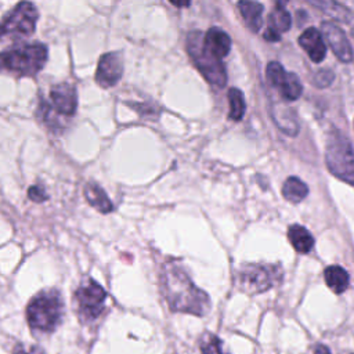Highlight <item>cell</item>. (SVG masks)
<instances>
[{
	"label": "cell",
	"mask_w": 354,
	"mask_h": 354,
	"mask_svg": "<svg viewBox=\"0 0 354 354\" xmlns=\"http://www.w3.org/2000/svg\"><path fill=\"white\" fill-rule=\"evenodd\" d=\"M163 296L171 311L203 317L210 310V297L196 288L187 272L177 264H165L160 275Z\"/></svg>",
	"instance_id": "1"
},
{
	"label": "cell",
	"mask_w": 354,
	"mask_h": 354,
	"mask_svg": "<svg viewBox=\"0 0 354 354\" xmlns=\"http://www.w3.org/2000/svg\"><path fill=\"white\" fill-rule=\"evenodd\" d=\"M64 315V301L61 295L54 290L37 293L26 307V319L32 329L39 332H53Z\"/></svg>",
	"instance_id": "2"
},
{
	"label": "cell",
	"mask_w": 354,
	"mask_h": 354,
	"mask_svg": "<svg viewBox=\"0 0 354 354\" xmlns=\"http://www.w3.org/2000/svg\"><path fill=\"white\" fill-rule=\"evenodd\" d=\"M325 162L335 177L354 185V148L339 130H332L326 138Z\"/></svg>",
	"instance_id": "3"
},
{
	"label": "cell",
	"mask_w": 354,
	"mask_h": 354,
	"mask_svg": "<svg viewBox=\"0 0 354 354\" xmlns=\"http://www.w3.org/2000/svg\"><path fill=\"white\" fill-rule=\"evenodd\" d=\"M203 36L205 35H202L201 30L189 32L187 35V51L207 83H210L213 87L221 88L227 83L224 64L205 47Z\"/></svg>",
	"instance_id": "4"
},
{
	"label": "cell",
	"mask_w": 354,
	"mask_h": 354,
	"mask_svg": "<svg viewBox=\"0 0 354 354\" xmlns=\"http://www.w3.org/2000/svg\"><path fill=\"white\" fill-rule=\"evenodd\" d=\"M47 46L43 43L22 44L1 54L4 69L19 76H35L39 73L47 61Z\"/></svg>",
	"instance_id": "5"
},
{
	"label": "cell",
	"mask_w": 354,
	"mask_h": 354,
	"mask_svg": "<svg viewBox=\"0 0 354 354\" xmlns=\"http://www.w3.org/2000/svg\"><path fill=\"white\" fill-rule=\"evenodd\" d=\"M282 277V270L275 264H245L238 272L239 288L249 293L257 295L275 286Z\"/></svg>",
	"instance_id": "6"
},
{
	"label": "cell",
	"mask_w": 354,
	"mask_h": 354,
	"mask_svg": "<svg viewBox=\"0 0 354 354\" xmlns=\"http://www.w3.org/2000/svg\"><path fill=\"white\" fill-rule=\"evenodd\" d=\"M106 293L104 288L97 283L93 278H86L82 281L75 292L76 311L83 322H90L97 319L104 311Z\"/></svg>",
	"instance_id": "7"
},
{
	"label": "cell",
	"mask_w": 354,
	"mask_h": 354,
	"mask_svg": "<svg viewBox=\"0 0 354 354\" xmlns=\"http://www.w3.org/2000/svg\"><path fill=\"white\" fill-rule=\"evenodd\" d=\"M39 14L36 7L29 1L18 3L1 22V33L4 36L19 37L30 36L36 29Z\"/></svg>",
	"instance_id": "8"
},
{
	"label": "cell",
	"mask_w": 354,
	"mask_h": 354,
	"mask_svg": "<svg viewBox=\"0 0 354 354\" xmlns=\"http://www.w3.org/2000/svg\"><path fill=\"white\" fill-rule=\"evenodd\" d=\"M266 75H267L270 84L274 86L279 91V94L283 100L295 101L301 95L303 86H301L299 77L292 72H286L279 62L271 61L267 65Z\"/></svg>",
	"instance_id": "9"
},
{
	"label": "cell",
	"mask_w": 354,
	"mask_h": 354,
	"mask_svg": "<svg viewBox=\"0 0 354 354\" xmlns=\"http://www.w3.org/2000/svg\"><path fill=\"white\" fill-rule=\"evenodd\" d=\"M123 75V61L119 53L104 54L97 65L95 82L104 88L115 86Z\"/></svg>",
	"instance_id": "10"
},
{
	"label": "cell",
	"mask_w": 354,
	"mask_h": 354,
	"mask_svg": "<svg viewBox=\"0 0 354 354\" xmlns=\"http://www.w3.org/2000/svg\"><path fill=\"white\" fill-rule=\"evenodd\" d=\"M321 32L324 37L326 39L328 44L330 46L333 54L342 61V62H350L353 61V48L350 41L347 40L344 32L335 25L333 22H322Z\"/></svg>",
	"instance_id": "11"
},
{
	"label": "cell",
	"mask_w": 354,
	"mask_h": 354,
	"mask_svg": "<svg viewBox=\"0 0 354 354\" xmlns=\"http://www.w3.org/2000/svg\"><path fill=\"white\" fill-rule=\"evenodd\" d=\"M50 98L55 111L61 115L72 116L77 108L76 88L69 83H58L51 87Z\"/></svg>",
	"instance_id": "12"
},
{
	"label": "cell",
	"mask_w": 354,
	"mask_h": 354,
	"mask_svg": "<svg viewBox=\"0 0 354 354\" xmlns=\"http://www.w3.org/2000/svg\"><path fill=\"white\" fill-rule=\"evenodd\" d=\"M299 44L307 53L313 62L318 64L325 58L326 46L322 39V33L315 28H307L299 36Z\"/></svg>",
	"instance_id": "13"
},
{
	"label": "cell",
	"mask_w": 354,
	"mask_h": 354,
	"mask_svg": "<svg viewBox=\"0 0 354 354\" xmlns=\"http://www.w3.org/2000/svg\"><path fill=\"white\" fill-rule=\"evenodd\" d=\"M205 47L218 59L224 58L231 50V37L218 26L210 28L203 36Z\"/></svg>",
	"instance_id": "14"
},
{
	"label": "cell",
	"mask_w": 354,
	"mask_h": 354,
	"mask_svg": "<svg viewBox=\"0 0 354 354\" xmlns=\"http://www.w3.org/2000/svg\"><path fill=\"white\" fill-rule=\"evenodd\" d=\"M238 8L246 28L253 33L259 32L263 24V4L257 1L243 0L238 3Z\"/></svg>",
	"instance_id": "15"
},
{
	"label": "cell",
	"mask_w": 354,
	"mask_h": 354,
	"mask_svg": "<svg viewBox=\"0 0 354 354\" xmlns=\"http://www.w3.org/2000/svg\"><path fill=\"white\" fill-rule=\"evenodd\" d=\"M84 196L87 202L101 213H109L112 210V202L106 192L95 183H87L84 187Z\"/></svg>",
	"instance_id": "16"
},
{
	"label": "cell",
	"mask_w": 354,
	"mask_h": 354,
	"mask_svg": "<svg viewBox=\"0 0 354 354\" xmlns=\"http://www.w3.org/2000/svg\"><path fill=\"white\" fill-rule=\"evenodd\" d=\"M288 238L299 253H308L314 246V238L307 228L299 224H293L288 228Z\"/></svg>",
	"instance_id": "17"
},
{
	"label": "cell",
	"mask_w": 354,
	"mask_h": 354,
	"mask_svg": "<svg viewBox=\"0 0 354 354\" xmlns=\"http://www.w3.org/2000/svg\"><path fill=\"white\" fill-rule=\"evenodd\" d=\"M324 277H325V282L330 288V290L337 295L343 293L348 288V283H350L348 274L340 266L326 267L324 271Z\"/></svg>",
	"instance_id": "18"
},
{
	"label": "cell",
	"mask_w": 354,
	"mask_h": 354,
	"mask_svg": "<svg viewBox=\"0 0 354 354\" xmlns=\"http://www.w3.org/2000/svg\"><path fill=\"white\" fill-rule=\"evenodd\" d=\"M271 113H272V118H274L277 126L281 130H283L286 134H290V136L297 134V130H299L297 120H296V116H295V113L292 112L290 108L277 105L271 111Z\"/></svg>",
	"instance_id": "19"
},
{
	"label": "cell",
	"mask_w": 354,
	"mask_h": 354,
	"mask_svg": "<svg viewBox=\"0 0 354 354\" xmlns=\"http://www.w3.org/2000/svg\"><path fill=\"white\" fill-rule=\"evenodd\" d=\"M290 25H292L290 14L283 7V3H277L268 15V28L281 35L282 32L289 30Z\"/></svg>",
	"instance_id": "20"
},
{
	"label": "cell",
	"mask_w": 354,
	"mask_h": 354,
	"mask_svg": "<svg viewBox=\"0 0 354 354\" xmlns=\"http://www.w3.org/2000/svg\"><path fill=\"white\" fill-rule=\"evenodd\" d=\"M308 194L307 185L297 177H288L282 185V195L286 201L297 203L303 201Z\"/></svg>",
	"instance_id": "21"
},
{
	"label": "cell",
	"mask_w": 354,
	"mask_h": 354,
	"mask_svg": "<svg viewBox=\"0 0 354 354\" xmlns=\"http://www.w3.org/2000/svg\"><path fill=\"white\" fill-rule=\"evenodd\" d=\"M228 104H230V119L238 122L243 118V113H245V100H243V94L239 88L236 87H232L228 90Z\"/></svg>",
	"instance_id": "22"
},
{
	"label": "cell",
	"mask_w": 354,
	"mask_h": 354,
	"mask_svg": "<svg viewBox=\"0 0 354 354\" xmlns=\"http://www.w3.org/2000/svg\"><path fill=\"white\" fill-rule=\"evenodd\" d=\"M199 348L202 354H228L223 351V342L210 332H205L199 337Z\"/></svg>",
	"instance_id": "23"
},
{
	"label": "cell",
	"mask_w": 354,
	"mask_h": 354,
	"mask_svg": "<svg viewBox=\"0 0 354 354\" xmlns=\"http://www.w3.org/2000/svg\"><path fill=\"white\" fill-rule=\"evenodd\" d=\"M333 73L329 69H321L314 75L313 83L318 87H326L333 82Z\"/></svg>",
	"instance_id": "24"
},
{
	"label": "cell",
	"mask_w": 354,
	"mask_h": 354,
	"mask_svg": "<svg viewBox=\"0 0 354 354\" xmlns=\"http://www.w3.org/2000/svg\"><path fill=\"white\" fill-rule=\"evenodd\" d=\"M28 196L35 202H43L48 198V195L46 194V191L40 185H32L28 189Z\"/></svg>",
	"instance_id": "25"
},
{
	"label": "cell",
	"mask_w": 354,
	"mask_h": 354,
	"mask_svg": "<svg viewBox=\"0 0 354 354\" xmlns=\"http://www.w3.org/2000/svg\"><path fill=\"white\" fill-rule=\"evenodd\" d=\"M12 354H44V353H43L39 347H36V346L26 347L25 344L18 343V344L14 347Z\"/></svg>",
	"instance_id": "26"
},
{
	"label": "cell",
	"mask_w": 354,
	"mask_h": 354,
	"mask_svg": "<svg viewBox=\"0 0 354 354\" xmlns=\"http://www.w3.org/2000/svg\"><path fill=\"white\" fill-rule=\"evenodd\" d=\"M263 37H264L267 41H278V40L281 39V35L277 33L275 30L267 28L266 32H264V35H263Z\"/></svg>",
	"instance_id": "27"
},
{
	"label": "cell",
	"mask_w": 354,
	"mask_h": 354,
	"mask_svg": "<svg viewBox=\"0 0 354 354\" xmlns=\"http://www.w3.org/2000/svg\"><path fill=\"white\" fill-rule=\"evenodd\" d=\"M315 354H330V351H329V348L326 347V346H322V344H318L317 347H315V351H314Z\"/></svg>",
	"instance_id": "28"
},
{
	"label": "cell",
	"mask_w": 354,
	"mask_h": 354,
	"mask_svg": "<svg viewBox=\"0 0 354 354\" xmlns=\"http://www.w3.org/2000/svg\"><path fill=\"white\" fill-rule=\"evenodd\" d=\"M173 6H176V7H188L189 6V1H187V3H176V1H170Z\"/></svg>",
	"instance_id": "29"
}]
</instances>
